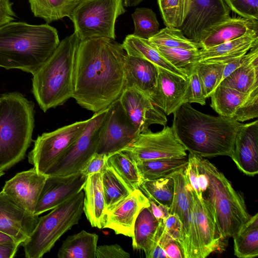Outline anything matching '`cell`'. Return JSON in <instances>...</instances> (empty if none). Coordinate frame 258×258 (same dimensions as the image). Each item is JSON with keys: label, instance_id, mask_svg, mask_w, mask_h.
<instances>
[{"label": "cell", "instance_id": "9f6ffc18", "mask_svg": "<svg viewBox=\"0 0 258 258\" xmlns=\"http://www.w3.org/2000/svg\"><path fill=\"white\" fill-rule=\"evenodd\" d=\"M0 243H7V244H17L19 245L17 243V242L15 240V239L9 235L8 234L4 233L0 231Z\"/></svg>", "mask_w": 258, "mask_h": 258}, {"label": "cell", "instance_id": "b9f144b4", "mask_svg": "<svg viewBox=\"0 0 258 258\" xmlns=\"http://www.w3.org/2000/svg\"><path fill=\"white\" fill-rule=\"evenodd\" d=\"M225 63L199 62L196 70L206 98L210 97L221 82Z\"/></svg>", "mask_w": 258, "mask_h": 258}, {"label": "cell", "instance_id": "9a60e30c", "mask_svg": "<svg viewBox=\"0 0 258 258\" xmlns=\"http://www.w3.org/2000/svg\"><path fill=\"white\" fill-rule=\"evenodd\" d=\"M118 99L127 116L140 133L149 130L152 124L166 125L165 114L137 88H124Z\"/></svg>", "mask_w": 258, "mask_h": 258}, {"label": "cell", "instance_id": "f1b7e54d", "mask_svg": "<svg viewBox=\"0 0 258 258\" xmlns=\"http://www.w3.org/2000/svg\"><path fill=\"white\" fill-rule=\"evenodd\" d=\"M159 221L153 216L149 207L143 208L136 219L132 246L135 250L144 251L147 258L151 252Z\"/></svg>", "mask_w": 258, "mask_h": 258}, {"label": "cell", "instance_id": "f6af8a7d", "mask_svg": "<svg viewBox=\"0 0 258 258\" xmlns=\"http://www.w3.org/2000/svg\"><path fill=\"white\" fill-rule=\"evenodd\" d=\"M258 117V89L253 91L236 111L233 118L243 122Z\"/></svg>", "mask_w": 258, "mask_h": 258}, {"label": "cell", "instance_id": "7bdbcfd3", "mask_svg": "<svg viewBox=\"0 0 258 258\" xmlns=\"http://www.w3.org/2000/svg\"><path fill=\"white\" fill-rule=\"evenodd\" d=\"M233 12L241 17L258 21V0H223Z\"/></svg>", "mask_w": 258, "mask_h": 258}, {"label": "cell", "instance_id": "4316f807", "mask_svg": "<svg viewBox=\"0 0 258 258\" xmlns=\"http://www.w3.org/2000/svg\"><path fill=\"white\" fill-rule=\"evenodd\" d=\"M219 85L246 94L258 89V45L246 54L243 63Z\"/></svg>", "mask_w": 258, "mask_h": 258}, {"label": "cell", "instance_id": "83f0119b", "mask_svg": "<svg viewBox=\"0 0 258 258\" xmlns=\"http://www.w3.org/2000/svg\"><path fill=\"white\" fill-rule=\"evenodd\" d=\"M128 55L145 58L157 66L162 68L185 78L182 72L173 66L160 53L156 46L149 39L137 37L133 34L126 36L121 44Z\"/></svg>", "mask_w": 258, "mask_h": 258}, {"label": "cell", "instance_id": "f907efd6", "mask_svg": "<svg viewBox=\"0 0 258 258\" xmlns=\"http://www.w3.org/2000/svg\"><path fill=\"white\" fill-rule=\"evenodd\" d=\"M10 0H0V27L12 22L16 17Z\"/></svg>", "mask_w": 258, "mask_h": 258}, {"label": "cell", "instance_id": "8d00e7d4", "mask_svg": "<svg viewBox=\"0 0 258 258\" xmlns=\"http://www.w3.org/2000/svg\"><path fill=\"white\" fill-rule=\"evenodd\" d=\"M155 203L170 208L174 194V181L172 176L150 180H143L139 188Z\"/></svg>", "mask_w": 258, "mask_h": 258}, {"label": "cell", "instance_id": "6f0895ef", "mask_svg": "<svg viewBox=\"0 0 258 258\" xmlns=\"http://www.w3.org/2000/svg\"><path fill=\"white\" fill-rule=\"evenodd\" d=\"M143 0H123L124 7H135L140 4Z\"/></svg>", "mask_w": 258, "mask_h": 258}, {"label": "cell", "instance_id": "8992f818", "mask_svg": "<svg viewBox=\"0 0 258 258\" xmlns=\"http://www.w3.org/2000/svg\"><path fill=\"white\" fill-rule=\"evenodd\" d=\"M208 179L203 198L215 212L217 226L224 242L233 237L250 217L242 196L216 167L204 157L193 154Z\"/></svg>", "mask_w": 258, "mask_h": 258}, {"label": "cell", "instance_id": "7a4b0ae2", "mask_svg": "<svg viewBox=\"0 0 258 258\" xmlns=\"http://www.w3.org/2000/svg\"><path fill=\"white\" fill-rule=\"evenodd\" d=\"M172 127L190 154L203 157L231 156L242 123L233 118L214 116L182 104L173 113Z\"/></svg>", "mask_w": 258, "mask_h": 258}, {"label": "cell", "instance_id": "277c9868", "mask_svg": "<svg viewBox=\"0 0 258 258\" xmlns=\"http://www.w3.org/2000/svg\"><path fill=\"white\" fill-rule=\"evenodd\" d=\"M80 42L75 32L66 37L32 75V92L44 112L73 98L77 53Z\"/></svg>", "mask_w": 258, "mask_h": 258}, {"label": "cell", "instance_id": "603a6c76", "mask_svg": "<svg viewBox=\"0 0 258 258\" xmlns=\"http://www.w3.org/2000/svg\"><path fill=\"white\" fill-rule=\"evenodd\" d=\"M258 30H251L243 36L223 43L199 49L197 54L198 62L226 63L242 56L251 48L258 45Z\"/></svg>", "mask_w": 258, "mask_h": 258}, {"label": "cell", "instance_id": "2e32d148", "mask_svg": "<svg viewBox=\"0 0 258 258\" xmlns=\"http://www.w3.org/2000/svg\"><path fill=\"white\" fill-rule=\"evenodd\" d=\"M38 216L28 212L3 190L0 191V231L20 245L35 228Z\"/></svg>", "mask_w": 258, "mask_h": 258}, {"label": "cell", "instance_id": "c3c4849f", "mask_svg": "<svg viewBox=\"0 0 258 258\" xmlns=\"http://www.w3.org/2000/svg\"><path fill=\"white\" fill-rule=\"evenodd\" d=\"M188 157V163L185 169V175L198 197L203 198V194L200 189L198 182V170L197 163L192 154L189 153Z\"/></svg>", "mask_w": 258, "mask_h": 258}, {"label": "cell", "instance_id": "ba28073f", "mask_svg": "<svg viewBox=\"0 0 258 258\" xmlns=\"http://www.w3.org/2000/svg\"><path fill=\"white\" fill-rule=\"evenodd\" d=\"M123 0H81L70 19L81 41L97 37L115 40L116 19L124 14Z\"/></svg>", "mask_w": 258, "mask_h": 258}, {"label": "cell", "instance_id": "7dc6e473", "mask_svg": "<svg viewBox=\"0 0 258 258\" xmlns=\"http://www.w3.org/2000/svg\"><path fill=\"white\" fill-rule=\"evenodd\" d=\"M130 254L117 244L97 246L95 258H129Z\"/></svg>", "mask_w": 258, "mask_h": 258}, {"label": "cell", "instance_id": "3957f363", "mask_svg": "<svg viewBox=\"0 0 258 258\" xmlns=\"http://www.w3.org/2000/svg\"><path fill=\"white\" fill-rule=\"evenodd\" d=\"M57 30L48 24L11 22L0 27V67L34 74L59 43Z\"/></svg>", "mask_w": 258, "mask_h": 258}, {"label": "cell", "instance_id": "816d5d0a", "mask_svg": "<svg viewBox=\"0 0 258 258\" xmlns=\"http://www.w3.org/2000/svg\"><path fill=\"white\" fill-rule=\"evenodd\" d=\"M163 249L170 258H184L183 248L178 241L171 238L163 246Z\"/></svg>", "mask_w": 258, "mask_h": 258}, {"label": "cell", "instance_id": "1f68e13d", "mask_svg": "<svg viewBox=\"0 0 258 258\" xmlns=\"http://www.w3.org/2000/svg\"><path fill=\"white\" fill-rule=\"evenodd\" d=\"M81 0H28L33 15L48 24L64 17L71 18Z\"/></svg>", "mask_w": 258, "mask_h": 258}, {"label": "cell", "instance_id": "e575fe53", "mask_svg": "<svg viewBox=\"0 0 258 258\" xmlns=\"http://www.w3.org/2000/svg\"><path fill=\"white\" fill-rule=\"evenodd\" d=\"M101 172L103 190L108 210L127 198L133 191L106 162Z\"/></svg>", "mask_w": 258, "mask_h": 258}, {"label": "cell", "instance_id": "ac0fdd59", "mask_svg": "<svg viewBox=\"0 0 258 258\" xmlns=\"http://www.w3.org/2000/svg\"><path fill=\"white\" fill-rule=\"evenodd\" d=\"M148 199L139 189H135L130 196L106 213L102 228H109L116 234L132 238L136 219L144 208L149 207Z\"/></svg>", "mask_w": 258, "mask_h": 258}, {"label": "cell", "instance_id": "8fae6325", "mask_svg": "<svg viewBox=\"0 0 258 258\" xmlns=\"http://www.w3.org/2000/svg\"><path fill=\"white\" fill-rule=\"evenodd\" d=\"M185 168L171 176L174 181V194L169 213L176 215L182 224L184 258H200L195 203L190 184L185 174Z\"/></svg>", "mask_w": 258, "mask_h": 258}, {"label": "cell", "instance_id": "d6986e66", "mask_svg": "<svg viewBox=\"0 0 258 258\" xmlns=\"http://www.w3.org/2000/svg\"><path fill=\"white\" fill-rule=\"evenodd\" d=\"M188 78L158 67L154 90L149 98L165 115L173 113L184 104Z\"/></svg>", "mask_w": 258, "mask_h": 258}, {"label": "cell", "instance_id": "ab89813d", "mask_svg": "<svg viewBox=\"0 0 258 258\" xmlns=\"http://www.w3.org/2000/svg\"><path fill=\"white\" fill-rule=\"evenodd\" d=\"M164 23L179 28L189 10L191 0H157Z\"/></svg>", "mask_w": 258, "mask_h": 258}, {"label": "cell", "instance_id": "7c38bea8", "mask_svg": "<svg viewBox=\"0 0 258 258\" xmlns=\"http://www.w3.org/2000/svg\"><path fill=\"white\" fill-rule=\"evenodd\" d=\"M136 163L164 158L187 156L186 150L180 142L172 126H164L160 132L150 130L140 133L122 150Z\"/></svg>", "mask_w": 258, "mask_h": 258}, {"label": "cell", "instance_id": "ee69618b", "mask_svg": "<svg viewBox=\"0 0 258 258\" xmlns=\"http://www.w3.org/2000/svg\"><path fill=\"white\" fill-rule=\"evenodd\" d=\"M187 78L188 84L184 97V103H197L202 105H205L207 98L204 95L196 68Z\"/></svg>", "mask_w": 258, "mask_h": 258}, {"label": "cell", "instance_id": "d4e9b609", "mask_svg": "<svg viewBox=\"0 0 258 258\" xmlns=\"http://www.w3.org/2000/svg\"><path fill=\"white\" fill-rule=\"evenodd\" d=\"M124 71V88L134 87L150 97L157 83L158 67L145 58L126 54Z\"/></svg>", "mask_w": 258, "mask_h": 258}, {"label": "cell", "instance_id": "db71d44e", "mask_svg": "<svg viewBox=\"0 0 258 258\" xmlns=\"http://www.w3.org/2000/svg\"><path fill=\"white\" fill-rule=\"evenodd\" d=\"M245 57L246 54L242 56L233 59L226 63L222 74L221 82L234 70L239 67L245 60Z\"/></svg>", "mask_w": 258, "mask_h": 258}, {"label": "cell", "instance_id": "d590c367", "mask_svg": "<svg viewBox=\"0 0 258 258\" xmlns=\"http://www.w3.org/2000/svg\"><path fill=\"white\" fill-rule=\"evenodd\" d=\"M106 164L114 170L134 191L138 189L143 179L137 163L122 151L114 153L107 157Z\"/></svg>", "mask_w": 258, "mask_h": 258}, {"label": "cell", "instance_id": "ffe728a7", "mask_svg": "<svg viewBox=\"0 0 258 258\" xmlns=\"http://www.w3.org/2000/svg\"><path fill=\"white\" fill-rule=\"evenodd\" d=\"M47 177L34 168L16 173L6 181L2 190L31 214H34L42 189Z\"/></svg>", "mask_w": 258, "mask_h": 258}, {"label": "cell", "instance_id": "836d02e7", "mask_svg": "<svg viewBox=\"0 0 258 258\" xmlns=\"http://www.w3.org/2000/svg\"><path fill=\"white\" fill-rule=\"evenodd\" d=\"M251 93H243L229 87L219 85L210 96V105L219 115L233 118L237 110Z\"/></svg>", "mask_w": 258, "mask_h": 258}, {"label": "cell", "instance_id": "44dd1931", "mask_svg": "<svg viewBox=\"0 0 258 258\" xmlns=\"http://www.w3.org/2000/svg\"><path fill=\"white\" fill-rule=\"evenodd\" d=\"M244 174L258 173V120L242 123L239 127L230 156Z\"/></svg>", "mask_w": 258, "mask_h": 258}, {"label": "cell", "instance_id": "52a82bcc", "mask_svg": "<svg viewBox=\"0 0 258 258\" xmlns=\"http://www.w3.org/2000/svg\"><path fill=\"white\" fill-rule=\"evenodd\" d=\"M82 189L48 214L39 217L36 225L22 244L27 258H41L73 226L79 223L84 212Z\"/></svg>", "mask_w": 258, "mask_h": 258}, {"label": "cell", "instance_id": "f35d334b", "mask_svg": "<svg viewBox=\"0 0 258 258\" xmlns=\"http://www.w3.org/2000/svg\"><path fill=\"white\" fill-rule=\"evenodd\" d=\"M148 39L156 46L183 49H199L202 48L200 43L196 42L185 37L178 28L166 26Z\"/></svg>", "mask_w": 258, "mask_h": 258}, {"label": "cell", "instance_id": "5bb4252c", "mask_svg": "<svg viewBox=\"0 0 258 258\" xmlns=\"http://www.w3.org/2000/svg\"><path fill=\"white\" fill-rule=\"evenodd\" d=\"M230 11L223 0H191L187 15L178 28L185 37L200 43L203 32L229 17Z\"/></svg>", "mask_w": 258, "mask_h": 258}, {"label": "cell", "instance_id": "7402d4cb", "mask_svg": "<svg viewBox=\"0 0 258 258\" xmlns=\"http://www.w3.org/2000/svg\"><path fill=\"white\" fill-rule=\"evenodd\" d=\"M195 203L202 258L222 249L223 241L217 226L214 211L206 200L199 198L191 186Z\"/></svg>", "mask_w": 258, "mask_h": 258}, {"label": "cell", "instance_id": "9c48e42d", "mask_svg": "<svg viewBox=\"0 0 258 258\" xmlns=\"http://www.w3.org/2000/svg\"><path fill=\"white\" fill-rule=\"evenodd\" d=\"M108 108L95 112L83 132L62 156L45 173L47 176H67L84 169L96 153L99 133Z\"/></svg>", "mask_w": 258, "mask_h": 258}, {"label": "cell", "instance_id": "e0dca14e", "mask_svg": "<svg viewBox=\"0 0 258 258\" xmlns=\"http://www.w3.org/2000/svg\"><path fill=\"white\" fill-rule=\"evenodd\" d=\"M88 176L82 172L67 176H47L34 215L53 209L82 190Z\"/></svg>", "mask_w": 258, "mask_h": 258}, {"label": "cell", "instance_id": "6da1fadb", "mask_svg": "<svg viewBox=\"0 0 258 258\" xmlns=\"http://www.w3.org/2000/svg\"><path fill=\"white\" fill-rule=\"evenodd\" d=\"M121 44L105 38L81 41L76 57L73 98L82 107L97 112L118 99L124 87Z\"/></svg>", "mask_w": 258, "mask_h": 258}, {"label": "cell", "instance_id": "680465c9", "mask_svg": "<svg viewBox=\"0 0 258 258\" xmlns=\"http://www.w3.org/2000/svg\"><path fill=\"white\" fill-rule=\"evenodd\" d=\"M5 174V171L0 170V178Z\"/></svg>", "mask_w": 258, "mask_h": 258}, {"label": "cell", "instance_id": "d6a6232c", "mask_svg": "<svg viewBox=\"0 0 258 258\" xmlns=\"http://www.w3.org/2000/svg\"><path fill=\"white\" fill-rule=\"evenodd\" d=\"M234 254L240 258L258 255V213L250 216L233 235Z\"/></svg>", "mask_w": 258, "mask_h": 258}, {"label": "cell", "instance_id": "bcb514c9", "mask_svg": "<svg viewBox=\"0 0 258 258\" xmlns=\"http://www.w3.org/2000/svg\"><path fill=\"white\" fill-rule=\"evenodd\" d=\"M163 221L165 229L167 233L174 240L179 242L183 249V228L182 224L179 217L175 214H169Z\"/></svg>", "mask_w": 258, "mask_h": 258}, {"label": "cell", "instance_id": "484cf974", "mask_svg": "<svg viewBox=\"0 0 258 258\" xmlns=\"http://www.w3.org/2000/svg\"><path fill=\"white\" fill-rule=\"evenodd\" d=\"M101 172L89 175L83 188L84 192V212L92 227L98 228H103L107 211Z\"/></svg>", "mask_w": 258, "mask_h": 258}, {"label": "cell", "instance_id": "4dcf8cb0", "mask_svg": "<svg viewBox=\"0 0 258 258\" xmlns=\"http://www.w3.org/2000/svg\"><path fill=\"white\" fill-rule=\"evenodd\" d=\"M188 163V157L185 156L140 161L137 165L143 180H150L171 176L185 168Z\"/></svg>", "mask_w": 258, "mask_h": 258}, {"label": "cell", "instance_id": "f5cc1de1", "mask_svg": "<svg viewBox=\"0 0 258 258\" xmlns=\"http://www.w3.org/2000/svg\"><path fill=\"white\" fill-rule=\"evenodd\" d=\"M150 209L153 216L158 220L164 219L170 214L169 208L159 205L153 201L148 199Z\"/></svg>", "mask_w": 258, "mask_h": 258}, {"label": "cell", "instance_id": "60d3db41", "mask_svg": "<svg viewBox=\"0 0 258 258\" xmlns=\"http://www.w3.org/2000/svg\"><path fill=\"white\" fill-rule=\"evenodd\" d=\"M135 36L145 39H149L159 30L160 24L156 14L148 8H137L132 14Z\"/></svg>", "mask_w": 258, "mask_h": 258}, {"label": "cell", "instance_id": "30bf717a", "mask_svg": "<svg viewBox=\"0 0 258 258\" xmlns=\"http://www.w3.org/2000/svg\"><path fill=\"white\" fill-rule=\"evenodd\" d=\"M89 120L77 121L38 136L29 153V163L38 172L45 174L78 139Z\"/></svg>", "mask_w": 258, "mask_h": 258}, {"label": "cell", "instance_id": "5b68a950", "mask_svg": "<svg viewBox=\"0 0 258 258\" xmlns=\"http://www.w3.org/2000/svg\"><path fill=\"white\" fill-rule=\"evenodd\" d=\"M34 103L18 92L0 95V170L25 157L32 141Z\"/></svg>", "mask_w": 258, "mask_h": 258}, {"label": "cell", "instance_id": "4fadbf2b", "mask_svg": "<svg viewBox=\"0 0 258 258\" xmlns=\"http://www.w3.org/2000/svg\"><path fill=\"white\" fill-rule=\"evenodd\" d=\"M140 134L125 114L119 99L108 107L101 127L96 153L107 157L130 146Z\"/></svg>", "mask_w": 258, "mask_h": 258}, {"label": "cell", "instance_id": "74e56055", "mask_svg": "<svg viewBox=\"0 0 258 258\" xmlns=\"http://www.w3.org/2000/svg\"><path fill=\"white\" fill-rule=\"evenodd\" d=\"M156 47L169 63L186 77L191 74L198 63L197 54L199 49L170 48L160 46Z\"/></svg>", "mask_w": 258, "mask_h": 258}, {"label": "cell", "instance_id": "cb8c5ba5", "mask_svg": "<svg viewBox=\"0 0 258 258\" xmlns=\"http://www.w3.org/2000/svg\"><path fill=\"white\" fill-rule=\"evenodd\" d=\"M257 28L258 21L229 16L207 28L203 32L200 43L202 48L214 46L239 38Z\"/></svg>", "mask_w": 258, "mask_h": 258}, {"label": "cell", "instance_id": "681fc988", "mask_svg": "<svg viewBox=\"0 0 258 258\" xmlns=\"http://www.w3.org/2000/svg\"><path fill=\"white\" fill-rule=\"evenodd\" d=\"M107 157L105 154L95 153L82 172L88 176L90 175L101 172L106 164Z\"/></svg>", "mask_w": 258, "mask_h": 258}, {"label": "cell", "instance_id": "f546056e", "mask_svg": "<svg viewBox=\"0 0 258 258\" xmlns=\"http://www.w3.org/2000/svg\"><path fill=\"white\" fill-rule=\"evenodd\" d=\"M98 236L83 230L70 235L63 241L57 256L58 258H95Z\"/></svg>", "mask_w": 258, "mask_h": 258}, {"label": "cell", "instance_id": "11a10c76", "mask_svg": "<svg viewBox=\"0 0 258 258\" xmlns=\"http://www.w3.org/2000/svg\"><path fill=\"white\" fill-rule=\"evenodd\" d=\"M19 246L17 244L0 243V258L14 257Z\"/></svg>", "mask_w": 258, "mask_h": 258}]
</instances>
